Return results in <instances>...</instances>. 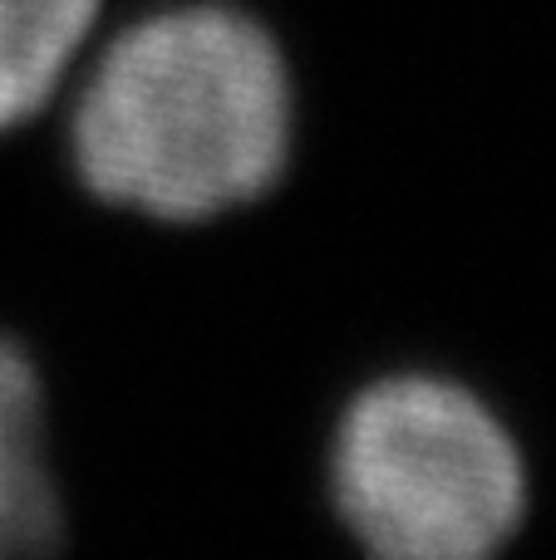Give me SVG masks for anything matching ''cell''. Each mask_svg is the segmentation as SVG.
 I'll use <instances>...</instances> for the list:
<instances>
[{"mask_svg": "<svg viewBox=\"0 0 556 560\" xmlns=\"http://www.w3.org/2000/svg\"><path fill=\"white\" fill-rule=\"evenodd\" d=\"M94 197L158 222L246 207L291 158V74L276 39L232 5H173L99 55L69 118Z\"/></svg>", "mask_w": 556, "mask_h": 560, "instance_id": "cell-1", "label": "cell"}, {"mask_svg": "<svg viewBox=\"0 0 556 560\" xmlns=\"http://www.w3.org/2000/svg\"><path fill=\"white\" fill-rule=\"evenodd\" d=\"M335 506L390 560H473L518 532L528 472L488 404L449 378L399 374L364 388L331 453Z\"/></svg>", "mask_w": 556, "mask_h": 560, "instance_id": "cell-2", "label": "cell"}, {"mask_svg": "<svg viewBox=\"0 0 556 560\" xmlns=\"http://www.w3.org/2000/svg\"><path fill=\"white\" fill-rule=\"evenodd\" d=\"M59 541V492L45 453V388L15 339L0 335V556Z\"/></svg>", "mask_w": 556, "mask_h": 560, "instance_id": "cell-3", "label": "cell"}, {"mask_svg": "<svg viewBox=\"0 0 556 560\" xmlns=\"http://www.w3.org/2000/svg\"><path fill=\"white\" fill-rule=\"evenodd\" d=\"M94 20L99 0H0V133L55 98Z\"/></svg>", "mask_w": 556, "mask_h": 560, "instance_id": "cell-4", "label": "cell"}]
</instances>
